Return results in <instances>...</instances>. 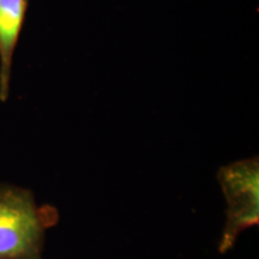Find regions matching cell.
<instances>
[{"instance_id": "3957f363", "label": "cell", "mask_w": 259, "mask_h": 259, "mask_svg": "<svg viewBox=\"0 0 259 259\" xmlns=\"http://www.w3.org/2000/svg\"><path fill=\"white\" fill-rule=\"evenodd\" d=\"M29 0H0V101L10 95L12 64L25 17Z\"/></svg>"}, {"instance_id": "6da1fadb", "label": "cell", "mask_w": 259, "mask_h": 259, "mask_svg": "<svg viewBox=\"0 0 259 259\" xmlns=\"http://www.w3.org/2000/svg\"><path fill=\"white\" fill-rule=\"evenodd\" d=\"M58 221V210L38 205L32 191L0 184V259H44L47 231Z\"/></svg>"}, {"instance_id": "7a4b0ae2", "label": "cell", "mask_w": 259, "mask_h": 259, "mask_svg": "<svg viewBox=\"0 0 259 259\" xmlns=\"http://www.w3.org/2000/svg\"><path fill=\"white\" fill-rule=\"evenodd\" d=\"M216 179L226 203L225 225L218 251L226 254L242 233L259 225V157L223 164L216 173Z\"/></svg>"}]
</instances>
